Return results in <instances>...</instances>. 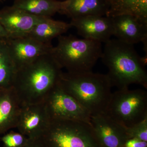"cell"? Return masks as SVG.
<instances>
[{
    "label": "cell",
    "mask_w": 147,
    "mask_h": 147,
    "mask_svg": "<svg viewBox=\"0 0 147 147\" xmlns=\"http://www.w3.org/2000/svg\"><path fill=\"white\" fill-rule=\"evenodd\" d=\"M123 147H147V142L136 138H129L125 142Z\"/></svg>",
    "instance_id": "obj_22"
},
{
    "label": "cell",
    "mask_w": 147,
    "mask_h": 147,
    "mask_svg": "<svg viewBox=\"0 0 147 147\" xmlns=\"http://www.w3.org/2000/svg\"><path fill=\"white\" fill-rule=\"evenodd\" d=\"M16 71L6 42L1 43L0 44V90L12 88Z\"/></svg>",
    "instance_id": "obj_19"
},
{
    "label": "cell",
    "mask_w": 147,
    "mask_h": 147,
    "mask_svg": "<svg viewBox=\"0 0 147 147\" xmlns=\"http://www.w3.org/2000/svg\"><path fill=\"white\" fill-rule=\"evenodd\" d=\"M59 84L86 108L91 116L105 113L112 94V85L107 74L92 71L62 72Z\"/></svg>",
    "instance_id": "obj_3"
},
{
    "label": "cell",
    "mask_w": 147,
    "mask_h": 147,
    "mask_svg": "<svg viewBox=\"0 0 147 147\" xmlns=\"http://www.w3.org/2000/svg\"><path fill=\"white\" fill-rule=\"evenodd\" d=\"M79 35L86 39L105 43L113 36L112 18L107 16H88L72 18L69 23Z\"/></svg>",
    "instance_id": "obj_11"
},
{
    "label": "cell",
    "mask_w": 147,
    "mask_h": 147,
    "mask_svg": "<svg viewBox=\"0 0 147 147\" xmlns=\"http://www.w3.org/2000/svg\"><path fill=\"white\" fill-rule=\"evenodd\" d=\"M62 72L50 53L17 69L12 88L22 105L40 103L57 84Z\"/></svg>",
    "instance_id": "obj_1"
},
{
    "label": "cell",
    "mask_w": 147,
    "mask_h": 147,
    "mask_svg": "<svg viewBox=\"0 0 147 147\" xmlns=\"http://www.w3.org/2000/svg\"><path fill=\"white\" fill-rule=\"evenodd\" d=\"M1 139L4 147H25L29 141L23 134L13 131L4 135Z\"/></svg>",
    "instance_id": "obj_20"
},
{
    "label": "cell",
    "mask_w": 147,
    "mask_h": 147,
    "mask_svg": "<svg viewBox=\"0 0 147 147\" xmlns=\"http://www.w3.org/2000/svg\"><path fill=\"white\" fill-rule=\"evenodd\" d=\"M66 4L67 0H14L13 5L34 16L51 18L60 13Z\"/></svg>",
    "instance_id": "obj_17"
},
{
    "label": "cell",
    "mask_w": 147,
    "mask_h": 147,
    "mask_svg": "<svg viewBox=\"0 0 147 147\" xmlns=\"http://www.w3.org/2000/svg\"><path fill=\"white\" fill-rule=\"evenodd\" d=\"M4 1V0H0V1Z\"/></svg>",
    "instance_id": "obj_25"
},
{
    "label": "cell",
    "mask_w": 147,
    "mask_h": 147,
    "mask_svg": "<svg viewBox=\"0 0 147 147\" xmlns=\"http://www.w3.org/2000/svg\"><path fill=\"white\" fill-rule=\"evenodd\" d=\"M90 124L102 147H123L129 138L126 127L105 113L91 116Z\"/></svg>",
    "instance_id": "obj_12"
},
{
    "label": "cell",
    "mask_w": 147,
    "mask_h": 147,
    "mask_svg": "<svg viewBox=\"0 0 147 147\" xmlns=\"http://www.w3.org/2000/svg\"><path fill=\"white\" fill-rule=\"evenodd\" d=\"M9 38L4 29L0 24V44L7 42Z\"/></svg>",
    "instance_id": "obj_24"
},
{
    "label": "cell",
    "mask_w": 147,
    "mask_h": 147,
    "mask_svg": "<svg viewBox=\"0 0 147 147\" xmlns=\"http://www.w3.org/2000/svg\"><path fill=\"white\" fill-rule=\"evenodd\" d=\"M50 120H69L90 123L89 112L59 84L50 91L43 101Z\"/></svg>",
    "instance_id": "obj_7"
},
{
    "label": "cell",
    "mask_w": 147,
    "mask_h": 147,
    "mask_svg": "<svg viewBox=\"0 0 147 147\" xmlns=\"http://www.w3.org/2000/svg\"><path fill=\"white\" fill-rule=\"evenodd\" d=\"M105 43L100 59L108 67L112 86L122 89L136 84L147 88V56L141 57L133 45L117 39Z\"/></svg>",
    "instance_id": "obj_2"
},
{
    "label": "cell",
    "mask_w": 147,
    "mask_h": 147,
    "mask_svg": "<svg viewBox=\"0 0 147 147\" xmlns=\"http://www.w3.org/2000/svg\"><path fill=\"white\" fill-rule=\"evenodd\" d=\"M50 119L43 102L22 105L16 128L29 139H38Z\"/></svg>",
    "instance_id": "obj_9"
},
{
    "label": "cell",
    "mask_w": 147,
    "mask_h": 147,
    "mask_svg": "<svg viewBox=\"0 0 147 147\" xmlns=\"http://www.w3.org/2000/svg\"><path fill=\"white\" fill-rule=\"evenodd\" d=\"M129 138H136L147 142V117L143 120L129 127H126Z\"/></svg>",
    "instance_id": "obj_21"
},
{
    "label": "cell",
    "mask_w": 147,
    "mask_h": 147,
    "mask_svg": "<svg viewBox=\"0 0 147 147\" xmlns=\"http://www.w3.org/2000/svg\"><path fill=\"white\" fill-rule=\"evenodd\" d=\"M105 114L125 127L133 126L147 117V92L128 88L112 93Z\"/></svg>",
    "instance_id": "obj_6"
},
{
    "label": "cell",
    "mask_w": 147,
    "mask_h": 147,
    "mask_svg": "<svg viewBox=\"0 0 147 147\" xmlns=\"http://www.w3.org/2000/svg\"><path fill=\"white\" fill-rule=\"evenodd\" d=\"M22 105L13 88L0 90V134L16 128Z\"/></svg>",
    "instance_id": "obj_14"
},
{
    "label": "cell",
    "mask_w": 147,
    "mask_h": 147,
    "mask_svg": "<svg viewBox=\"0 0 147 147\" xmlns=\"http://www.w3.org/2000/svg\"><path fill=\"white\" fill-rule=\"evenodd\" d=\"M106 16L129 15L147 22V0H107Z\"/></svg>",
    "instance_id": "obj_18"
},
{
    "label": "cell",
    "mask_w": 147,
    "mask_h": 147,
    "mask_svg": "<svg viewBox=\"0 0 147 147\" xmlns=\"http://www.w3.org/2000/svg\"><path fill=\"white\" fill-rule=\"evenodd\" d=\"M111 18L113 23V35L117 39L133 45L147 41V21L129 15H121Z\"/></svg>",
    "instance_id": "obj_13"
},
{
    "label": "cell",
    "mask_w": 147,
    "mask_h": 147,
    "mask_svg": "<svg viewBox=\"0 0 147 147\" xmlns=\"http://www.w3.org/2000/svg\"><path fill=\"white\" fill-rule=\"evenodd\" d=\"M42 17L32 15L13 5L0 9V24L9 38L26 36Z\"/></svg>",
    "instance_id": "obj_10"
},
{
    "label": "cell",
    "mask_w": 147,
    "mask_h": 147,
    "mask_svg": "<svg viewBox=\"0 0 147 147\" xmlns=\"http://www.w3.org/2000/svg\"><path fill=\"white\" fill-rule=\"evenodd\" d=\"M108 5L107 0H67L60 12L72 18L88 16H105Z\"/></svg>",
    "instance_id": "obj_15"
},
{
    "label": "cell",
    "mask_w": 147,
    "mask_h": 147,
    "mask_svg": "<svg viewBox=\"0 0 147 147\" xmlns=\"http://www.w3.org/2000/svg\"><path fill=\"white\" fill-rule=\"evenodd\" d=\"M25 147H45L39 139H29L28 142Z\"/></svg>",
    "instance_id": "obj_23"
},
{
    "label": "cell",
    "mask_w": 147,
    "mask_h": 147,
    "mask_svg": "<svg viewBox=\"0 0 147 147\" xmlns=\"http://www.w3.org/2000/svg\"><path fill=\"white\" fill-rule=\"evenodd\" d=\"M9 53L16 70L42 55L51 53V43H44L28 36L9 38Z\"/></svg>",
    "instance_id": "obj_8"
},
{
    "label": "cell",
    "mask_w": 147,
    "mask_h": 147,
    "mask_svg": "<svg viewBox=\"0 0 147 147\" xmlns=\"http://www.w3.org/2000/svg\"><path fill=\"white\" fill-rule=\"evenodd\" d=\"M102 52L101 42L69 35L58 37L57 44L53 46L51 54L67 72L79 73L92 71Z\"/></svg>",
    "instance_id": "obj_4"
},
{
    "label": "cell",
    "mask_w": 147,
    "mask_h": 147,
    "mask_svg": "<svg viewBox=\"0 0 147 147\" xmlns=\"http://www.w3.org/2000/svg\"><path fill=\"white\" fill-rule=\"evenodd\" d=\"M71 27L70 24L42 17L26 36L44 43H51L52 40L62 35Z\"/></svg>",
    "instance_id": "obj_16"
},
{
    "label": "cell",
    "mask_w": 147,
    "mask_h": 147,
    "mask_svg": "<svg viewBox=\"0 0 147 147\" xmlns=\"http://www.w3.org/2000/svg\"><path fill=\"white\" fill-rule=\"evenodd\" d=\"M38 139L45 147H102L90 123L69 120H50Z\"/></svg>",
    "instance_id": "obj_5"
}]
</instances>
